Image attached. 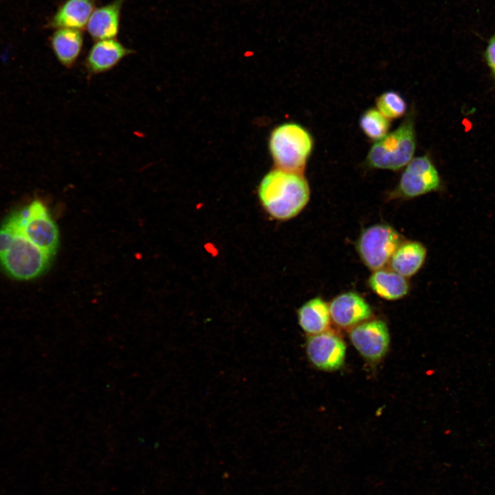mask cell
I'll return each mask as SVG.
<instances>
[{"label": "cell", "mask_w": 495, "mask_h": 495, "mask_svg": "<svg viewBox=\"0 0 495 495\" xmlns=\"http://www.w3.org/2000/svg\"><path fill=\"white\" fill-rule=\"evenodd\" d=\"M257 192L265 211L278 221L296 217L310 198L309 185L303 173L277 168L263 176Z\"/></svg>", "instance_id": "6da1fadb"}, {"label": "cell", "mask_w": 495, "mask_h": 495, "mask_svg": "<svg viewBox=\"0 0 495 495\" xmlns=\"http://www.w3.org/2000/svg\"><path fill=\"white\" fill-rule=\"evenodd\" d=\"M268 144L276 168L303 173L313 150L314 140L302 125L285 122L272 131Z\"/></svg>", "instance_id": "7a4b0ae2"}, {"label": "cell", "mask_w": 495, "mask_h": 495, "mask_svg": "<svg viewBox=\"0 0 495 495\" xmlns=\"http://www.w3.org/2000/svg\"><path fill=\"white\" fill-rule=\"evenodd\" d=\"M414 116L411 111L397 129L371 146L366 158L367 166L397 170L411 161L416 148Z\"/></svg>", "instance_id": "3957f363"}, {"label": "cell", "mask_w": 495, "mask_h": 495, "mask_svg": "<svg viewBox=\"0 0 495 495\" xmlns=\"http://www.w3.org/2000/svg\"><path fill=\"white\" fill-rule=\"evenodd\" d=\"M3 223L50 256L56 252L59 243L58 229L41 201L35 199L12 212Z\"/></svg>", "instance_id": "277c9868"}, {"label": "cell", "mask_w": 495, "mask_h": 495, "mask_svg": "<svg viewBox=\"0 0 495 495\" xmlns=\"http://www.w3.org/2000/svg\"><path fill=\"white\" fill-rule=\"evenodd\" d=\"M7 226L13 231L14 236L8 249L0 256L1 270L18 280H32L43 274L48 268L52 256L18 231Z\"/></svg>", "instance_id": "5b68a950"}, {"label": "cell", "mask_w": 495, "mask_h": 495, "mask_svg": "<svg viewBox=\"0 0 495 495\" xmlns=\"http://www.w3.org/2000/svg\"><path fill=\"white\" fill-rule=\"evenodd\" d=\"M404 240L393 226L377 223L361 232L355 248L364 265L373 272L388 265L394 252Z\"/></svg>", "instance_id": "8992f818"}, {"label": "cell", "mask_w": 495, "mask_h": 495, "mask_svg": "<svg viewBox=\"0 0 495 495\" xmlns=\"http://www.w3.org/2000/svg\"><path fill=\"white\" fill-rule=\"evenodd\" d=\"M443 182L428 155L415 157L406 165L396 187L388 193V201L410 199L439 191Z\"/></svg>", "instance_id": "52a82bcc"}, {"label": "cell", "mask_w": 495, "mask_h": 495, "mask_svg": "<svg viewBox=\"0 0 495 495\" xmlns=\"http://www.w3.org/2000/svg\"><path fill=\"white\" fill-rule=\"evenodd\" d=\"M349 337L362 357L370 362L382 359L389 347L390 334L382 320H368L351 328Z\"/></svg>", "instance_id": "ba28073f"}, {"label": "cell", "mask_w": 495, "mask_h": 495, "mask_svg": "<svg viewBox=\"0 0 495 495\" xmlns=\"http://www.w3.org/2000/svg\"><path fill=\"white\" fill-rule=\"evenodd\" d=\"M305 349L309 362L320 370L333 371L344 362L346 344L340 336L329 330L310 335Z\"/></svg>", "instance_id": "9c48e42d"}, {"label": "cell", "mask_w": 495, "mask_h": 495, "mask_svg": "<svg viewBox=\"0 0 495 495\" xmlns=\"http://www.w3.org/2000/svg\"><path fill=\"white\" fill-rule=\"evenodd\" d=\"M331 321L341 328H352L372 316L368 302L355 292H343L329 304Z\"/></svg>", "instance_id": "30bf717a"}, {"label": "cell", "mask_w": 495, "mask_h": 495, "mask_svg": "<svg viewBox=\"0 0 495 495\" xmlns=\"http://www.w3.org/2000/svg\"><path fill=\"white\" fill-rule=\"evenodd\" d=\"M133 53L116 38L96 41L85 58L84 65L90 76L101 74L113 69Z\"/></svg>", "instance_id": "8fae6325"}, {"label": "cell", "mask_w": 495, "mask_h": 495, "mask_svg": "<svg viewBox=\"0 0 495 495\" xmlns=\"http://www.w3.org/2000/svg\"><path fill=\"white\" fill-rule=\"evenodd\" d=\"M124 2V0H114L95 8L86 27L89 36L94 41L117 37L120 30Z\"/></svg>", "instance_id": "7c38bea8"}, {"label": "cell", "mask_w": 495, "mask_h": 495, "mask_svg": "<svg viewBox=\"0 0 495 495\" xmlns=\"http://www.w3.org/2000/svg\"><path fill=\"white\" fill-rule=\"evenodd\" d=\"M96 6V0H65L50 20L48 26L82 30Z\"/></svg>", "instance_id": "4fadbf2b"}, {"label": "cell", "mask_w": 495, "mask_h": 495, "mask_svg": "<svg viewBox=\"0 0 495 495\" xmlns=\"http://www.w3.org/2000/svg\"><path fill=\"white\" fill-rule=\"evenodd\" d=\"M427 249L419 241L404 240L392 255L388 267L408 278L415 275L424 265Z\"/></svg>", "instance_id": "5bb4252c"}, {"label": "cell", "mask_w": 495, "mask_h": 495, "mask_svg": "<svg viewBox=\"0 0 495 495\" xmlns=\"http://www.w3.org/2000/svg\"><path fill=\"white\" fill-rule=\"evenodd\" d=\"M83 45V32L79 30L56 29L50 37V45L56 58L66 68H72L76 64Z\"/></svg>", "instance_id": "9a60e30c"}, {"label": "cell", "mask_w": 495, "mask_h": 495, "mask_svg": "<svg viewBox=\"0 0 495 495\" xmlns=\"http://www.w3.org/2000/svg\"><path fill=\"white\" fill-rule=\"evenodd\" d=\"M368 285L373 293L387 300L403 298L410 287L407 278L388 267L373 271Z\"/></svg>", "instance_id": "2e32d148"}, {"label": "cell", "mask_w": 495, "mask_h": 495, "mask_svg": "<svg viewBox=\"0 0 495 495\" xmlns=\"http://www.w3.org/2000/svg\"><path fill=\"white\" fill-rule=\"evenodd\" d=\"M297 315L300 327L309 336L327 331L331 322L329 304L319 296L304 303Z\"/></svg>", "instance_id": "e0dca14e"}, {"label": "cell", "mask_w": 495, "mask_h": 495, "mask_svg": "<svg viewBox=\"0 0 495 495\" xmlns=\"http://www.w3.org/2000/svg\"><path fill=\"white\" fill-rule=\"evenodd\" d=\"M360 126L369 139L377 141L387 134L390 122L377 109L371 108L361 116Z\"/></svg>", "instance_id": "ac0fdd59"}, {"label": "cell", "mask_w": 495, "mask_h": 495, "mask_svg": "<svg viewBox=\"0 0 495 495\" xmlns=\"http://www.w3.org/2000/svg\"><path fill=\"white\" fill-rule=\"evenodd\" d=\"M375 102L377 110L388 120L399 118L406 111V101L396 91H386L379 96Z\"/></svg>", "instance_id": "d6986e66"}, {"label": "cell", "mask_w": 495, "mask_h": 495, "mask_svg": "<svg viewBox=\"0 0 495 495\" xmlns=\"http://www.w3.org/2000/svg\"><path fill=\"white\" fill-rule=\"evenodd\" d=\"M485 58L495 79V34L490 38L485 52Z\"/></svg>", "instance_id": "ffe728a7"}]
</instances>
